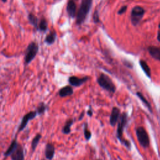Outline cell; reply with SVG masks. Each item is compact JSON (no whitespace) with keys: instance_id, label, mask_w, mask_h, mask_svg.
Wrapping results in <instances>:
<instances>
[{"instance_id":"cell-1","label":"cell","mask_w":160,"mask_h":160,"mask_svg":"<svg viewBox=\"0 0 160 160\" xmlns=\"http://www.w3.org/2000/svg\"><path fill=\"white\" fill-rule=\"evenodd\" d=\"M128 122V115L126 112H123L121 114L119 118V122L118 124V128H117V132H116V136L117 138L119 139V141L128 149H131V144L130 142L125 139L123 136V131L124 129L127 124Z\"/></svg>"},{"instance_id":"cell-2","label":"cell","mask_w":160,"mask_h":160,"mask_svg":"<svg viewBox=\"0 0 160 160\" xmlns=\"http://www.w3.org/2000/svg\"><path fill=\"white\" fill-rule=\"evenodd\" d=\"M92 2V0L81 1V3L79 8L76 18V22L78 25L81 24L86 19V18L90 11Z\"/></svg>"},{"instance_id":"cell-3","label":"cell","mask_w":160,"mask_h":160,"mask_svg":"<svg viewBox=\"0 0 160 160\" xmlns=\"http://www.w3.org/2000/svg\"><path fill=\"white\" fill-rule=\"evenodd\" d=\"M97 82L102 89L111 93H114L116 91V87L111 79L105 74H101L97 79Z\"/></svg>"},{"instance_id":"cell-4","label":"cell","mask_w":160,"mask_h":160,"mask_svg":"<svg viewBox=\"0 0 160 160\" xmlns=\"http://www.w3.org/2000/svg\"><path fill=\"white\" fill-rule=\"evenodd\" d=\"M39 51V46L35 41L31 42L25 51L24 62L26 65L29 64L36 56Z\"/></svg>"},{"instance_id":"cell-5","label":"cell","mask_w":160,"mask_h":160,"mask_svg":"<svg viewBox=\"0 0 160 160\" xmlns=\"http://www.w3.org/2000/svg\"><path fill=\"white\" fill-rule=\"evenodd\" d=\"M136 135L139 144L142 148H147L149 147L150 144L149 138L147 131L143 127L139 126L136 128Z\"/></svg>"},{"instance_id":"cell-6","label":"cell","mask_w":160,"mask_h":160,"mask_svg":"<svg viewBox=\"0 0 160 160\" xmlns=\"http://www.w3.org/2000/svg\"><path fill=\"white\" fill-rule=\"evenodd\" d=\"M144 12V9L139 6H135L132 9L131 13V20L134 26H136L139 24L142 18Z\"/></svg>"},{"instance_id":"cell-7","label":"cell","mask_w":160,"mask_h":160,"mask_svg":"<svg viewBox=\"0 0 160 160\" xmlns=\"http://www.w3.org/2000/svg\"><path fill=\"white\" fill-rule=\"evenodd\" d=\"M38 115L37 114V112L36 111H30L29 112H28L27 114H26L22 118V120H21V124L19 126V128H18V132H19L20 131H22L25 128L26 126H27L29 121L35 118V117Z\"/></svg>"},{"instance_id":"cell-8","label":"cell","mask_w":160,"mask_h":160,"mask_svg":"<svg viewBox=\"0 0 160 160\" xmlns=\"http://www.w3.org/2000/svg\"><path fill=\"white\" fill-rule=\"evenodd\" d=\"M11 160H24V149L22 146L18 143L16 149L10 155Z\"/></svg>"},{"instance_id":"cell-9","label":"cell","mask_w":160,"mask_h":160,"mask_svg":"<svg viewBox=\"0 0 160 160\" xmlns=\"http://www.w3.org/2000/svg\"><path fill=\"white\" fill-rule=\"evenodd\" d=\"M89 79V77L85 76L82 78H79L78 77L72 76H70L68 79V82L71 86L74 87H79L81 86L82 84L86 82Z\"/></svg>"},{"instance_id":"cell-10","label":"cell","mask_w":160,"mask_h":160,"mask_svg":"<svg viewBox=\"0 0 160 160\" xmlns=\"http://www.w3.org/2000/svg\"><path fill=\"white\" fill-rule=\"evenodd\" d=\"M120 115V109L117 107L112 108L109 118V122L112 126H114L116 125L119 120Z\"/></svg>"},{"instance_id":"cell-11","label":"cell","mask_w":160,"mask_h":160,"mask_svg":"<svg viewBox=\"0 0 160 160\" xmlns=\"http://www.w3.org/2000/svg\"><path fill=\"white\" fill-rule=\"evenodd\" d=\"M45 157L48 160H52L55 153V148L53 144L48 143L45 147Z\"/></svg>"},{"instance_id":"cell-12","label":"cell","mask_w":160,"mask_h":160,"mask_svg":"<svg viewBox=\"0 0 160 160\" xmlns=\"http://www.w3.org/2000/svg\"><path fill=\"white\" fill-rule=\"evenodd\" d=\"M66 10L68 13V15L71 17L74 18L76 16V6L73 0H69L67 4Z\"/></svg>"},{"instance_id":"cell-13","label":"cell","mask_w":160,"mask_h":160,"mask_svg":"<svg viewBox=\"0 0 160 160\" xmlns=\"http://www.w3.org/2000/svg\"><path fill=\"white\" fill-rule=\"evenodd\" d=\"M73 89L71 86H66L61 88L58 92L59 96L61 98L71 96L73 94Z\"/></svg>"},{"instance_id":"cell-14","label":"cell","mask_w":160,"mask_h":160,"mask_svg":"<svg viewBox=\"0 0 160 160\" xmlns=\"http://www.w3.org/2000/svg\"><path fill=\"white\" fill-rule=\"evenodd\" d=\"M148 50L151 57L160 61V48L156 46H149L148 47Z\"/></svg>"},{"instance_id":"cell-15","label":"cell","mask_w":160,"mask_h":160,"mask_svg":"<svg viewBox=\"0 0 160 160\" xmlns=\"http://www.w3.org/2000/svg\"><path fill=\"white\" fill-rule=\"evenodd\" d=\"M18 142L17 141V139L16 138L11 142V144L9 145V148H8V149L4 152V156H6V157H8V156H9L11 153L16 149V148H17L18 146Z\"/></svg>"},{"instance_id":"cell-16","label":"cell","mask_w":160,"mask_h":160,"mask_svg":"<svg viewBox=\"0 0 160 160\" xmlns=\"http://www.w3.org/2000/svg\"><path fill=\"white\" fill-rule=\"evenodd\" d=\"M56 39V32L55 31H52L46 36L44 39V42L48 45H51L55 42Z\"/></svg>"},{"instance_id":"cell-17","label":"cell","mask_w":160,"mask_h":160,"mask_svg":"<svg viewBox=\"0 0 160 160\" xmlns=\"http://www.w3.org/2000/svg\"><path fill=\"white\" fill-rule=\"evenodd\" d=\"M28 21L29 23L38 31V24H39V19L32 12H30L28 16Z\"/></svg>"},{"instance_id":"cell-18","label":"cell","mask_w":160,"mask_h":160,"mask_svg":"<svg viewBox=\"0 0 160 160\" xmlns=\"http://www.w3.org/2000/svg\"><path fill=\"white\" fill-rule=\"evenodd\" d=\"M139 65L141 68H142V71L144 72L146 75L149 78H151V69L147 62L144 61V60H140L139 61Z\"/></svg>"},{"instance_id":"cell-19","label":"cell","mask_w":160,"mask_h":160,"mask_svg":"<svg viewBox=\"0 0 160 160\" xmlns=\"http://www.w3.org/2000/svg\"><path fill=\"white\" fill-rule=\"evenodd\" d=\"M136 95L138 96V97L139 98V99L142 101V102L146 106V107L148 108V109L150 111V112H152V108H151V105L150 104V103L148 102V101L146 99V98L144 96V95L140 92H136Z\"/></svg>"},{"instance_id":"cell-20","label":"cell","mask_w":160,"mask_h":160,"mask_svg":"<svg viewBox=\"0 0 160 160\" xmlns=\"http://www.w3.org/2000/svg\"><path fill=\"white\" fill-rule=\"evenodd\" d=\"M48 21L45 18H41L38 24V31L40 32H46L48 30Z\"/></svg>"},{"instance_id":"cell-21","label":"cell","mask_w":160,"mask_h":160,"mask_svg":"<svg viewBox=\"0 0 160 160\" xmlns=\"http://www.w3.org/2000/svg\"><path fill=\"white\" fill-rule=\"evenodd\" d=\"M73 122H74V120L72 119H69L66 122L65 124L64 125V126L62 129V133H64L65 134H68L70 133V132H71V126L73 124Z\"/></svg>"},{"instance_id":"cell-22","label":"cell","mask_w":160,"mask_h":160,"mask_svg":"<svg viewBox=\"0 0 160 160\" xmlns=\"http://www.w3.org/2000/svg\"><path fill=\"white\" fill-rule=\"evenodd\" d=\"M41 138V134H37L33 138L32 142H31V149H32V151L34 152L39 142V140Z\"/></svg>"},{"instance_id":"cell-23","label":"cell","mask_w":160,"mask_h":160,"mask_svg":"<svg viewBox=\"0 0 160 160\" xmlns=\"http://www.w3.org/2000/svg\"><path fill=\"white\" fill-rule=\"evenodd\" d=\"M47 109H48V106H46V104H44V102H41L38 106L36 111L37 112L38 115H41L45 112V111H46Z\"/></svg>"},{"instance_id":"cell-24","label":"cell","mask_w":160,"mask_h":160,"mask_svg":"<svg viewBox=\"0 0 160 160\" xmlns=\"http://www.w3.org/2000/svg\"><path fill=\"white\" fill-rule=\"evenodd\" d=\"M83 132H84V136L85 137V139L86 140H89L90 138H91V132L90 130L88 128V124L87 122H85L83 126Z\"/></svg>"},{"instance_id":"cell-25","label":"cell","mask_w":160,"mask_h":160,"mask_svg":"<svg viewBox=\"0 0 160 160\" xmlns=\"http://www.w3.org/2000/svg\"><path fill=\"white\" fill-rule=\"evenodd\" d=\"M127 8H128L127 6H122V7L119 9V10L118 11V13L119 14H122L124 13V12H126V9H127Z\"/></svg>"},{"instance_id":"cell-26","label":"cell","mask_w":160,"mask_h":160,"mask_svg":"<svg viewBox=\"0 0 160 160\" xmlns=\"http://www.w3.org/2000/svg\"><path fill=\"white\" fill-rule=\"evenodd\" d=\"M93 20L94 22H99V15L97 11H96L93 15Z\"/></svg>"},{"instance_id":"cell-27","label":"cell","mask_w":160,"mask_h":160,"mask_svg":"<svg viewBox=\"0 0 160 160\" xmlns=\"http://www.w3.org/2000/svg\"><path fill=\"white\" fill-rule=\"evenodd\" d=\"M87 114H88L89 117H91V116H92V109H91V108L88 110V111H87Z\"/></svg>"},{"instance_id":"cell-28","label":"cell","mask_w":160,"mask_h":160,"mask_svg":"<svg viewBox=\"0 0 160 160\" xmlns=\"http://www.w3.org/2000/svg\"><path fill=\"white\" fill-rule=\"evenodd\" d=\"M84 115V111H82V112L81 113L80 116H79V120H81V119L83 118Z\"/></svg>"},{"instance_id":"cell-29","label":"cell","mask_w":160,"mask_h":160,"mask_svg":"<svg viewBox=\"0 0 160 160\" xmlns=\"http://www.w3.org/2000/svg\"><path fill=\"white\" fill-rule=\"evenodd\" d=\"M157 39L160 42V30L158 32V36H157Z\"/></svg>"},{"instance_id":"cell-30","label":"cell","mask_w":160,"mask_h":160,"mask_svg":"<svg viewBox=\"0 0 160 160\" xmlns=\"http://www.w3.org/2000/svg\"><path fill=\"white\" fill-rule=\"evenodd\" d=\"M2 1V2H7V0H1Z\"/></svg>"},{"instance_id":"cell-31","label":"cell","mask_w":160,"mask_h":160,"mask_svg":"<svg viewBox=\"0 0 160 160\" xmlns=\"http://www.w3.org/2000/svg\"><path fill=\"white\" fill-rule=\"evenodd\" d=\"M41 160H46L45 159H41Z\"/></svg>"},{"instance_id":"cell-32","label":"cell","mask_w":160,"mask_h":160,"mask_svg":"<svg viewBox=\"0 0 160 160\" xmlns=\"http://www.w3.org/2000/svg\"><path fill=\"white\" fill-rule=\"evenodd\" d=\"M159 28H160V24H159Z\"/></svg>"},{"instance_id":"cell-33","label":"cell","mask_w":160,"mask_h":160,"mask_svg":"<svg viewBox=\"0 0 160 160\" xmlns=\"http://www.w3.org/2000/svg\"><path fill=\"white\" fill-rule=\"evenodd\" d=\"M98 160H99V159H98Z\"/></svg>"}]
</instances>
